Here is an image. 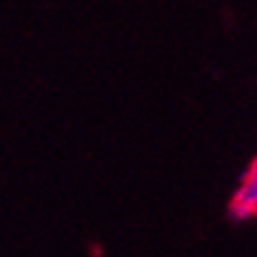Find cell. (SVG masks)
<instances>
[{
    "mask_svg": "<svg viewBox=\"0 0 257 257\" xmlns=\"http://www.w3.org/2000/svg\"><path fill=\"white\" fill-rule=\"evenodd\" d=\"M231 215L236 219L257 217V158L231 198Z\"/></svg>",
    "mask_w": 257,
    "mask_h": 257,
    "instance_id": "1",
    "label": "cell"
}]
</instances>
